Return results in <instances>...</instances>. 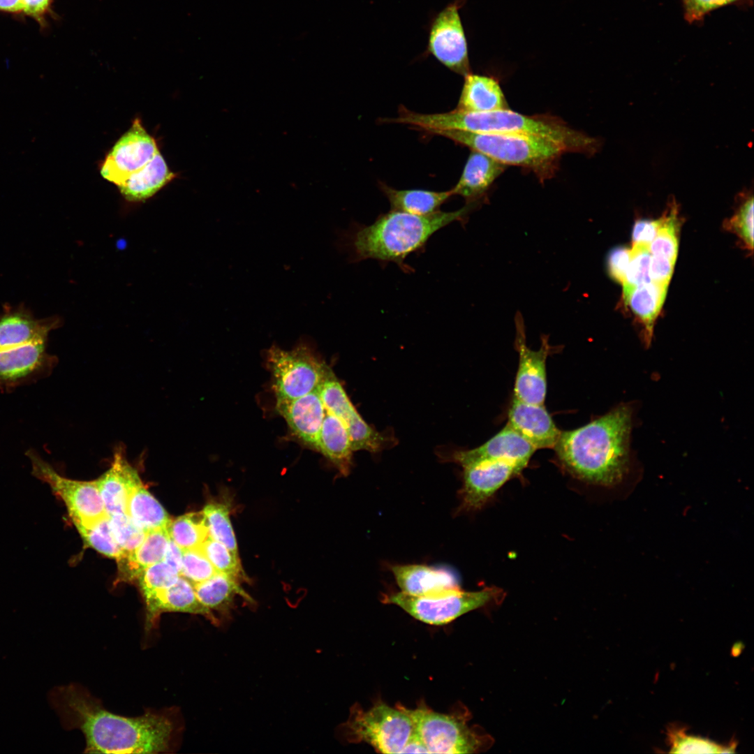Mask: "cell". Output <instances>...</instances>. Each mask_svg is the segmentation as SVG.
Wrapping results in <instances>:
<instances>
[{
  "instance_id": "obj_1",
  "label": "cell",
  "mask_w": 754,
  "mask_h": 754,
  "mask_svg": "<svg viewBox=\"0 0 754 754\" xmlns=\"http://www.w3.org/2000/svg\"><path fill=\"white\" fill-rule=\"evenodd\" d=\"M50 703L64 726L85 737V753H160L172 746L177 725L173 713L147 711L126 717L105 709L83 687L68 684L49 693Z\"/></svg>"
},
{
  "instance_id": "obj_2",
  "label": "cell",
  "mask_w": 754,
  "mask_h": 754,
  "mask_svg": "<svg viewBox=\"0 0 754 754\" xmlns=\"http://www.w3.org/2000/svg\"><path fill=\"white\" fill-rule=\"evenodd\" d=\"M631 411L619 406L579 428L561 431L554 447L562 467L582 481L613 485L628 461Z\"/></svg>"
},
{
  "instance_id": "obj_3",
  "label": "cell",
  "mask_w": 754,
  "mask_h": 754,
  "mask_svg": "<svg viewBox=\"0 0 754 754\" xmlns=\"http://www.w3.org/2000/svg\"><path fill=\"white\" fill-rule=\"evenodd\" d=\"M467 203L456 211L426 215L391 210L371 225L357 226L342 234L339 246L347 249L352 261L375 259L392 262L404 269V260L422 249L436 232L465 219L475 207V202Z\"/></svg>"
},
{
  "instance_id": "obj_4",
  "label": "cell",
  "mask_w": 754,
  "mask_h": 754,
  "mask_svg": "<svg viewBox=\"0 0 754 754\" xmlns=\"http://www.w3.org/2000/svg\"><path fill=\"white\" fill-rule=\"evenodd\" d=\"M399 124L412 125L428 132L436 130H459L473 133H515L533 135L551 139L567 152L593 155L600 144L596 138L568 126L558 117L549 114L525 115L509 108L487 112L453 111L422 114L406 108L398 117Z\"/></svg>"
},
{
  "instance_id": "obj_5",
  "label": "cell",
  "mask_w": 754,
  "mask_h": 754,
  "mask_svg": "<svg viewBox=\"0 0 754 754\" xmlns=\"http://www.w3.org/2000/svg\"><path fill=\"white\" fill-rule=\"evenodd\" d=\"M429 133L445 137L506 165L529 169L541 182L553 177L561 155L567 152L555 141L533 135L459 130H436Z\"/></svg>"
},
{
  "instance_id": "obj_6",
  "label": "cell",
  "mask_w": 754,
  "mask_h": 754,
  "mask_svg": "<svg viewBox=\"0 0 754 754\" xmlns=\"http://www.w3.org/2000/svg\"><path fill=\"white\" fill-rule=\"evenodd\" d=\"M411 718L429 753H478L487 751L494 739L480 727L469 726L470 714H440L422 706L415 709L404 708Z\"/></svg>"
},
{
  "instance_id": "obj_7",
  "label": "cell",
  "mask_w": 754,
  "mask_h": 754,
  "mask_svg": "<svg viewBox=\"0 0 754 754\" xmlns=\"http://www.w3.org/2000/svg\"><path fill=\"white\" fill-rule=\"evenodd\" d=\"M413 723L404 710L379 702L368 710L357 704L341 725V737L349 743L364 742L381 753H400L415 732Z\"/></svg>"
},
{
  "instance_id": "obj_8",
  "label": "cell",
  "mask_w": 754,
  "mask_h": 754,
  "mask_svg": "<svg viewBox=\"0 0 754 754\" xmlns=\"http://www.w3.org/2000/svg\"><path fill=\"white\" fill-rule=\"evenodd\" d=\"M503 593L501 589L494 586L476 591L454 588L426 596L400 591L385 596L384 602L399 606L418 621L440 626L489 603L498 602L502 599Z\"/></svg>"
},
{
  "instance_id": "obj_9",
  "label": "cell",
  "mask_w": 754,
  "mask_h": 754,
  "mask_svg": "<svg viewBox=\"0 0 754 754\" xmlns=\"http://www.w3.org/2000/svg\"><path fill=\"white\" fill-rule=\"evenodd\" d=\"M267 357L276 399H295L318 391L332 371L304 342L290 350L274 345Z\"/></svg>"
},
{
  "instance_id": "obj_10",
  "label": "cell",
  "mask_w": 754,
  "mask_h": 754,
  "mask_svg": "<svg viewBox=\"0 0 754 754\" xmlns=\"http://www.w3.org/2000/svg\"><path fill=\"white\" fill-rule=\"evenodd\" d=\"M26 454L31 462V474L46 483L64 503L76 528L90 526L108 516L95 480L80 481L61 475L33 449Z\"/></svg>"
},
{
  "instance_id": "obj_11",
  "label": "cell",
  "mask_w": 754,
  "mask_h": 754,
  "mask_svg": "<svg viewBox=\"0 0 754 754\" xmlns=\"http://www.w3.org/2000/svg\"><path fill=\"white\" fill-rule=\"evenodd\" d=\"M464 0L448 4L431 20L427 52L452 71L471 73L466 38L459 15Z\"/></svg>"
},
{
  "instance_id": "obj_12",
  "label": "cell",
  "mask_w": 754,
  "mask_h": 754,
  "mask_svg": "<svg viewBox=\"0 0 754 754\" xmlns=\"http://www.w3.org/2000/svg\"><path fill=\"white\" fill-rule=\"evenodd\" d=\"M155 139L140 119H135L108 153L101 165V175L117 187L142 168L158 151Z\"/></svg>"
},
{
  "instance_id": "obj_13",
  "label": "cell",
  "mask_w": 754,
  "mask_h": 754,
  "mask_svg": "<svg viewBox=\"0 0 754 754\" xmlns=\"http://www.w3.org/2000/svg\"><path fill=\"white\" fill-rule=\"evenodd\" d=\"M46 341L0 349V391L11 392L48 376L58 362Z\"/></svg>"
},
{
  "instance_id": "obj_14",
  "label": "cell",
  "mask_w": 754,
  "mask_h": 754,
  "mask_svg": "<svg viewBox=\"0 0 754 754\" xmlns=\"http://www.w3.org/2000/svg\"><path fill=\"white\" fill-rule=\"evenodd\" d=\"M515 348L519 355V363L513 397L525 402L544 404L547 393L546 361L553 348L546 335L541 337L538 350H533L528 347L520 313L515 316Z\"/></svg>"
},
{
  "instance_id": "obj_15",
  "label": "cell",
  "mask_w": 754,
  "mask_h": 754,
  "mask_svg": "<svg viewBox=\"0 0 754 754\" xmlns=\"http://www.w3.org/2000/svg\"><path fill=\"white\" fill-rule=\"evenodd\" d=\"M318 392L326 411L337 417L346 426L353 451L377 452L385 447L387 438L363 420L333 371Z\"/></svg>"
},
{
  "instance_id": "obj_16",
  "label": "cell",
  "mask_w": 754,
  "mask_h": 754,
  "mask_svg": "<svg viewBox=\"0 0 754 754\" xmlns=\"http://www.w3.org/2000/svg\"><path fill=\"white\" fill-rule=\"evenodd\" d=\"M462 467L461 506L468 511L480 509L507 481L524 468L505 460H483Z\"/></svg>"
},
{
  "instance_id": "obj_17",
  "label": "cell",
  "mask_w": 754,
  "mask_h": 754,
  "mask_svg": "<svg viewBox=\"0 0 754 754\" xmlns=\"http://www.w3.org/2000/svg\"><path fill=\"white\" fill-rule=\"evenodd\" d=\"M145 603L146 632L156 628L161 615L169 612L200 615L214 625H219L221 622L214 613L200 603L193 585L181 575L172 585L157 592L145 600Z\"/></svg>"
},
{
  "instance_id": "obj_18",
  "label": "cell",
  "mask_w": 754,
  "mask_h": 754,
  "mask_svg": "<svg viewBox=\"0 0 754 754\" xmlns=\"http://www.w3.org/2000/svg\"><path fill=\"white\" fill-rule=\"evenodd\" d=\"M535 450L528 441L506 424L480 446L457 451L451 459L461 466L483 460H505L525 468Z\"/></svg>"
},
{
  "instance_id": "obj_19",
  "label": "cell",
  "mask_w": 754,
  "mask_h": 754,
  "mask_svg": "<svg viewBox=\"0 0 754 754\" xmlns=\"http://www.w3.org/2000/svg\"><path fill=\"white\" fill-rule=\"evenodd\" d=\"M276 409L292 433L304 445L318 451L326 410L318 391L292 399H276Z\"/></svg>"
},
{
  "instance_id": "obj_20",
  "label": "cell",
  "mask_w": 754,
  "mask_h": 754,
  "mask_svg": "<svg viewBox=\"0 0 754 754\" xmlns=\"http://www.w3.org/2000/svg\"><path fill=\"white\" fill-rule=\"evenodd\" d=\"M508 424L536 450L554 448L561 430L544 404H531L513 397L508 413Z\"/></svg>"
},
{
  "instance_id": "obj_21",
  "label": "cell",
  "mask_w": 754,
  "mask_h": 754,
  "mask_svg": "<svg viewBox=\"0 0 754 754\" xmlns=\"http://www.w3.org/2000/svg\"><path fill=\"white\" fill-rule=\"evenodd\" d=\"M61 325L54 316L38 319L25 306H5L0 313V349L47 340Z\"/></svg>"
},
{
  "instance_id": "obj_22",
  "label": "cell",
  "mask_w": 754,
  "mask_h": 754,
  "mask_svg": "<svg viewBox=\"0 0 754 754\" xmlns=\"http://www.w3.org/2000/svg\"><path fill=\"white\" fill-rule=\"evenodd\" d=\"M95 481L109 516L126 513L129 493L142 480L138 471L126 459L123 447L118 446L110 467Z\"/></svg>"
},
{
  "instance_id": "obj_23",
  "label": "cell",
  "mask_w": 754,
  "mask_h": 754,
  "mask_svg": "<svg viewBox=\"0 0 754 754\" xmlns=\"http://www.w3.org/2000/svg\"><path fill=\"white\" fill-rule=\"evenodd\" d=\"M401 591L413 596H426L459 588L457 575L451 570L422 564L394 565L390 567Z\"/></svg>"
},
{
  "instance_id": "obj_24",
  "label": "cell",
  "mask_w": 754,
  "mask_h": 754,
  "mask_svg": "<svg viewBox=\"0 0 754 754\" xmlns=\"http://www.w3.org/2000/svg\"><path fill=\"white\" fill-rule=\"evenodd\" d=\"M505 168L506 165L490 156L472 150L459 180L451 189L452 195H461L468 202H475L487 191Z\"/></svg>"
},
{
  "instance_id": "obj_25",
  "label": "cell",
  "mask_w": 754,
  "mask_h": 754,
  "mask_svg": "<svg viewBox=\"0 0 754 754\" xmlns=\"http://www.w3.org/2000/svg\"><path fill=\"white\" fill-rule=\"evenodd\" d=\"M193 587L200 603L222 619H229L237 597L252 604V598L242 588L239 581L226 574L216 572Z\"/></svg>"
},
{
  "instance_id": "obj_26",
  "label": "cell",
  "mask_w": 754,
  "mask_h": 754,
  "mask_svg": "<svg viewBox=\"0 0 754 754\" xmlns=\"http://www.w3.org/2000/svg\"><path fill=\"white\" fill-rule=\"evenodd\" d=\"M507 108V101L495 78L471 73L464 76L457 110L487 112Z\"/></svg>"
},
{
  "instance_id": "obj_27",
  "label": "cell",
  "mask_w": 754,
  "mask_h": 754,
  "mask_svg": "<svg viewBox=\"0 0 754 754\" xmlns=\"http://www.w3.org/2000/svg\"><path fill=\"white\" fill-rule=\"evenodd\" d=\"M170 538L168 528L147 532L135 549L117 560L119 577L128 582L137 579L145 568L163 561Z\"/></svg>"
},
{
  "instance_id": "obj_28",
  "label": "cell",
  "mask_w": 754,
  "mask_h": 754,
  "mask_svg": "<svg viewBox=\"0 0 754 754\" xmlns=\"http://www.w3.org/2000/svg\"><path fill=\"white\" fill-rule=\"evenodd\" d=\"M175 176L158 151L148 163L131 175L118 188L127 200L142 201L153 196Z\"/></svg>"
},
{
  "instance_id": "obj_29",
  "label": "cell",
  "mask_w": 754,
  "mask_h": 754,
  "mask_svg": "<svg viewBox=\"0 0 754 754\" xmlns=\"http://www.w3.org/2000/svg\"><path fill=\"white\" fill-rule=\"evenodd\" d=\"M318 451L342 475L349 473L354 451L348 430L341 420L327 411L320 431Z\"/></svg>"
},
{
  "instance_id": "obj_30",
  "label": "cell",
  "mask_w": 754,
  "mask_h": 754,
  "mask_svg": "<svg viewBox=\"0 0 754 754\" xmlns=\"http://www.w3.org/2000/svg\"><path fill=\"white\" fill-rule=\"evenodd\" d=\"M668 285L650 281L623 292V298L637 318L644 325L646 342L651 340L653 329L663 305Z\"/></svg>"
},
{
  "instance_id": "obj_31",
  "label": "cell",
  "mask_w": 754,
  "mask_h": 754,
  "mask_svg": "<svg viewBox=\"0 0 754 754\" xmlns=\"http://www.w3.org/2000/svg\"><path fill=\"white\" fill-rule=\"evenodd\" d=\"M380 187L387 197L391 210L416 215H426L438 211L439 207L452 195L450 191H431L422 189L399 190L380 183Z\"/></svg>"
},
{
  "instance_id": "obj_32",
  "label": "cell",
  "mask_w": 754,
  "mask_h": 754,
  "mask_svg": "<svg viewBox=\"0 0 754 754\" xmlns=\"http://www.w3.org/2000/svg\"><path fill=\"white\" fill-rule=\"evenodd\" d=\"M126 513L145 532L168 528L171 519L159 502L149 492L142 482L129 493Z\"/></svg>"
},
{
  "instance_id": "obj_33",
  "label": "cell",
  "mask_w": 754,
  "mask_h": 754,
  "mask_svg": "<svg viewBox=\"0 0 754 754\" xmlns=\"http://www.w3.org/2000/svg\"><path fill=\"white\" fill-rule=\"evenodd\" d=\"M168 529L170 538L182 550L199 549L209 536L202 511L171 520Z\"/></svg>"
},
{
  "instance_id": "obj_34",
  "label": "cell",
  "mask_w": 754,
  "mask_h": 754,
  "mask_svg": "<svg viewBox=\"0 0 754 754\" xmlns=\"http://www.w3.org/2000/svg\"><path fill=\"white\" fill-rule=\"evenodd\" d=\"M202 512L209 536L239 556L237 540L230 518L229 505L225 503L212 502L207 504Z\"/></svg>"
},
{
  "instance_id": "obj_35",
  "label": "cell",
  "mask_w": 754,
  "mask_h": 754,
  "mask_svg": "<svg viewBox=\"0 0 754 754\" xmlns=\"http://www.w3.org/2000/svg\"><path fill=\"white\" fill-rule=\"evenodd\" d=\"M677 214L676 202H670L665 214L663 216V223L655 237L649 244L651 255L665 256L676 261L679 248Z\"/></svg>"
},
{
  "instance_id": "obj_36",
  "label": "cell",
  "mask_w": 754,
  "mask_h": 754,
  "mask_svg": "<svg viewBox=\"0 0 754 754\" xmlns=\"http://www.w3.org/2000/svg\"><path fill=\"white\" fill-rule=\"evenodd\" d=\"M200 549L217 572L228 575L238 580L244 577L239 556L233 554L220 542L208 536Z\"/></svg>"
},
{
  "instance_id": "obj_37",
  "label": "cell",
  "mask_w": 754,
  "mask_h": 754,
  "mask_svg": "<svg viewBox=\"0 0 754 754\" xmlns=\"http://www.w3.org/2000/svg\"><path fill=\"white\" fill-rule=\"evenodd\" d=\"M76 529L87 546L105 556L117 560L124 554L112 537L108 516L90 526Z\"/></svg>"
},
{
  "instance_id": "obj_38",
  "label": "cell",
  "mask_w": 754,
  "mask_h": 754,
  "mask_svg": "<svg viewBox=\"0 0 754 754\" xmlns=\"http://www.w3.org/2000/svg\"><path fill=\"white\" fill-rule=\"evenodd\" d=\"M179 573L164 561L145 568L137 579L144 600L172 585Z\"/></svg>"
},
{
  "instance_id": "obj_39",
  "label": "cell",
  "mask_w": 754,
  "mask_h": 754,
  "mask_svg": "<svg viewBox=\"0 0 754 754\" xmlns=\"http://www.w3.org/2000/svg\"><path fill=\"white\" fill-rule=\"evenodd\" d=\"M108 517L112 537L124 554L133 552L142 542L147 533L126 513H114Z\"/></svg>"
},
{
  "instance_id": "obj_40",
  "label": "cell",
  "mask_w": 754,
  "mask_h": 754,
  "mask_svg": "<svg viewBox=\"0 0 754 754\" xmlns=\"http://www.w3.org/2000/svg\"><path fill=\"white\" fill-rule=\"evenodd\" d=\"M668 737L670 753H733L735 746L718 745L709 739L686 735L681 730H670Z\"/></svg>"
},
{
  "instance_id": "obj_41",
  "label": "cell",
  "mask_w": 754,
  "mask_h": 754,
  "mask_svg": "<svg viewBox=\"0 0 754 754\" xmlns=\"http://www.w3.org/2000/svg\"><path fill=\"white\" fill-rule=\"evenodd\" d=\"M651 254L648 244H633L627 272L623 283V292L648 283Z\"/></svg>"
},
{
  "instance_id": "obj_42",
  "label": "cell",
  "mask_w": 754,
  "mask_h": 754,
  "mask_svg": "<svg viewBox=\"0 0 754 754\" xmlns=\"http://www.w3.org/2000/svg\"><path fill=\"white\" fill-rule=\"evenodd\" d=\"M742 200L734 216L727 221L726 228L744 242L746 246L753 247V196L752 193L741 195Z\"/></svg>"
},
{
  "instance_id": "obj_43",
  "label": "cell",
  "mask_w": 754,
  "mask_h": 754,
  "mask_svg": "<svg viewBox=\"0 0 754 754\" xmlns=\"http://www.w3.org/2000/svg\"><path fill=\"white\" fill-rule=\"evenodd\" d=\"M216 570L200 549L182 550V565L180 575L193 585L212 577Z\"/></svg>"
},
{
  "instance_id": "obj_44",
  "label": "cell",
  "mask_w": 754,
  "mask_h": 754,
  "mask_svg": "<svg viewBox=\"0 0 754 754\" xmlns=\"http://www.w3.org/2000/svg\"><path fill=\"white\" fill-rule=\"evenodd\" d=\"M684 10V17L688 22L703 19L709 12L727 6L738 0H681Z\"/></svg>"
},
{
  "instance_id": "obj_45",
  "label": "cell",
  "mask_w": 754,
  "mask_h": 754,
  "mask_svg": "<svg viewBox=\"0 0 754 754\" xmlns=\"http://www.w3.org/2000/svg\"><path fill=\"white\" fill-rule=\"evenodd\" d=\"M630 250L626 246H616L608 253L607 267L609 276L622 284L628 267Z\"/></svg>"
},
{
  "instance_id": "obj_46",
  "label": "cell",
  "mask_w": 754,
  "mask_h": 754,
  "mask_svg": "<svg viewBox=\"0 0 754 754\" xmlns=\"http://www.w3.org/2000/svg\"><path fill=\"white\" fill-rule=\"evenodd\" d=\"M23 3L24 17L34 20L40 29H46L49 17L55 16L52 10V0H23Z\"/></svg>"
},
{
  "instance_id": "obj_47",
  "label": "cell",
  "mask_w": 754,
  "mask_h": 754,
  "mask_svg": "<svg viewBox=\"0 0 754 754\" xmlns=\"http://www.w3.org/2000/svg\"><path fill=\"white\" fill-rule=\"evenodd\" d=\"M675 262L665 256L651 255L649 265L651 281L669 285Z\"/></svg>"
},
{
  "instance_id": "obj_48",
  "label": "cell",
  "mask_w": 754,
  "mask_h": 754,
  "mask_svg": "<svg viewBox=\"0 0 754 754\" xmlns=\"http://www.w3.org/2000/svg\"><path fill=\"white\" fill-rule=\"evenodd\" d=\"M663 221V216L656 220L639 219L636 221L632 232L633 244L649 245L655 237Z\"/></svg>"
},
{
  "instance_id": "obj_49",
  "label": "cell",
  "mask_w": 754,
  "mask_h": 754,
  "mask_svg": "<svg viewBox=\"0 0 754 754\" xmlns=\"http://www.w3.org/2000/svg\"><path fill=\"white\" fill-rule=\"evenodd\" d=\"M177 570L180 575L182 565V549L170 538L163 560Z\"/></svg>"
},
{
  "instance_id": "obj_50",
  "label": "cell",
  "mask_w": 754,
  "mask_h": 754,
  "mask_svg": "<svg viewBox=\"0 0 754 754\" xmlns=\"http://www.w3.org/2000/svg\"><path fill=\"white\" fill-rule=\"evenodd\" d=\"M0 13L24 17L23 0H0Z\"/></svg>"
},
{
  "instance_id": "obj_51",
  "label": "cell",
  "mask_w": 754,
  "mask_h": 754,
  "mask_svg": "<svg viewBox=\"0 0 754 754\" xmlns=\"http://www.w3.org/2000/svg\"><path fill=\"white\" fill-rule=\"evenodd\" d=\"M429 753L422 740L415 731L409 738L400 753Z\"/></svg>"
}]
</instances>
